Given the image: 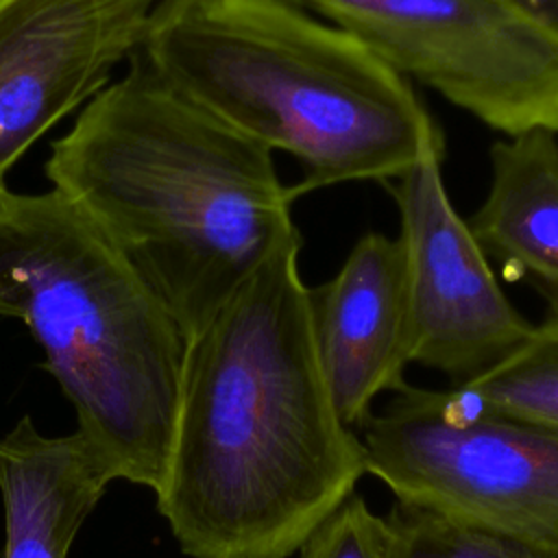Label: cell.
Wrapping results in <instances>:
<instances>
[{"label":"cell","mask_w":558,"mask_h":558,"mask_svg":"<svg viewBox=\"0 0 558 558\" xmlns=\"http://www.w3.org/2000/svg\"><path fill=\"white\" fill-rule=\"evenodd\" d=\"M301 238L187 342L157 510L190 558H288L366 475L318 357Z\"/></svg>","instance_id":"1"},{"label":"cell","mask_w":558,"mask_h":558,"mask_svg":"<svg viewBox=\"0 0 558 558\" xmlns=\"http://www.w3.org/2000/svg\"><path fill=\"white\" fill-rule=\"evenodd\" d=\"M46 174L150 286L185 342L299 238L272 153L142 59L52 142Z\"/></svg>","instance_id":"2"},{"label":"cell","mask_w":558,"mask_h":558,"mask_svg":"<svg viewBox=\"0 0 558 558\" xmlns=\"http://www.w3.org/2000/svg\"><path fill=\"white\" fill-rule=\"evenodd\" d=\"M163 83L305 166L301 194L399 179L440 131L410 83L349 31L288 0H161L140 46Z\"/></svg>","instance_id":"3"},{"label":"cell","mask_w":558,"mask_h":558,"mask_svg":"<svg viewBox=\"0 0 558 558\" xmlns=\"http://www.w3.org/2000/svg\"><path fill=\"white\" fill-rule=\"evenodd\" d=\"M0 316L22 320L113 480H166L185 338L135 268L57 190L0 196Z\"/></svg>","instance_id":"4"},{"label":"cell","mask_w":558,"mask_h":558,"mask_svg":"<svg viewBox=\"0 0 558 558\" xmlns=\"http://www.w3.org/2000/svg\"><path fill=\"white\" fill-rule=\"evenodd\" d=\"M366 473L408 501L558 549V429L451 412L438 390L405 386L357 429Z\"/></svg>","instance_id":"5"},{"label":"cell","mask_w":558,"mask_h":558,"mask_svg":"<svg viewBox=\"0 0 558 558\" xmlns=\"http://www.w3.org/2000/svg\"><path fill=\"white\" fill-rule=\"evenodd\" d=\"M504 135H558V37L504 0H288Z\"/></svg>","instance_id":"6"},{"label":"cell","mask_w":558,"mask_h":558,"mask_svg":"<svg viewBox=\"0 0 558 558\" xmlns=\"http://www.w3.org/2000/svg\"><path fill=\"white\" fill-rule=\"evenodd\" d=\"M445 144L436 142L392 190L401 231L410 357L451 384L482 375L532 331L499 288L486 253L460 218L442 179Z\"/></svg>","instance_id":"7"},{"label":"cell","mask_w":558,"mask_h":558,"mask_svg":"<svg viewBox=\"0 0 558 558\" xmlns=\"http://www.w3.org/2000/svg\"><path fill=\"white\" fill-rule=\"evenodd\" d=\"M161 0H0V196L24 153L135 54Z\"/></svg>","instance_id":"8"},{"label":"cell","mask_w":558,"mask_h":558,"mask_svg":"<svg viewBox=\"0 0 558 558\" xmlns=\"http://www.w3.org/2000/svg\"><path fill=\"white\" fill-rule=\"evenodd\" d=\"M312 316L336 408L357 432L377 397L408 386L410 320L399 240L384 233L360 238L340 270L312 290Z\"/></svg>","instance_id":"9"},{"label":"cell","mask_w":558,"mask_h":558,"mask_svg":"<svg viewBox=\"0 0 558 558\" xmlns=\"http://www.w3.org/2000/svg\"><path fill=\"white\" fill-rule=\"evenodd\" d=\"M111 471L74 432L44 436L22 416L0 438L4 558H68Z\"/></svg>","instance_id":"10"},{"label":"cell","mask_w":558,"mask_h":558,"mask_svg":"<svg viewBox=\"0 0 558 558\" xmlns=\"http://www.w3.org/2000/svg\"><path fill=\"white\" fill-rule=\"evenodd\" d=\"M490 161V190L466 222L484 253L558 305V140L547 129L506 135Z\"/></svg>","instance_id":"11"},{"label":"cell","mask_w":558,"mask_h":558,"mask_svg":"<svg viewBox=\"0 0 558 558\" xmlns=\"http://www.w3.org/2000/svg\"><path fill=\"white\" fill-rule=\"evenodd\" d=\"M438 395L456 414L510 416L558 429V305H549L547 316L499 364Z\"/></svg>","instance_id":"12"},{"label":"cell","mask_w":558,"mask_h":558,"mask_svg":"<svg viewBox=\"0 0 558 558\" xmlns=\"http://www.w3.org/2000/svg\"><path fill=\"white\" fill-rule=\"evenodd\" d=\"M384 519L392 558H558V549L536 547L408 501H395Z\"/></svg>","instance_id":"13"},{"label":"cell","mask_w":558,"mask_h":558,"mask_svg":"<svg viewBox=\"0 0 558 558\" xmlns=\"http://www.w3.org/2000/svg\"><path fill=\"white\" fill-rule=\"evenodd\" d=\"M296 558H392L390 530L384 514L353 493L327 514L294 551Z\"/></svg>","instance_id":"14"},{"label":"cell","mask_w":558,"mask_h":558,"mask_svg":"<svg viewBox=\"0 0 558 558\" xmlns=\"http://www.w3.org/2000/svg\"><path fill=\"white\" fill-rule=\"evenodd\" d=\"M541 28L558 37V0H504Z\"/></svg>","instance_id":"15"}]
</instances>
